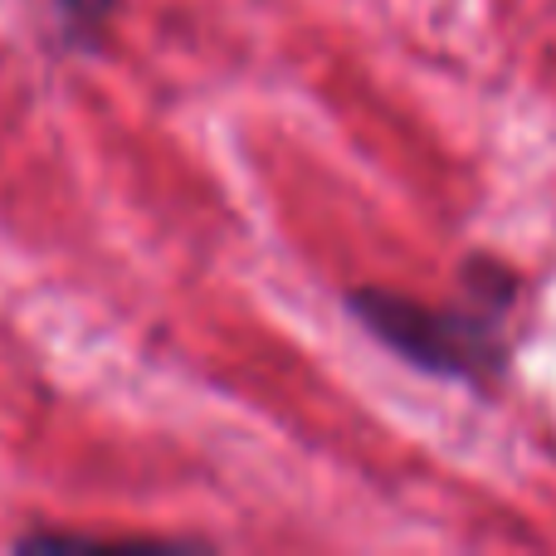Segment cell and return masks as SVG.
I'll return each instance as SVG.
<instances>
[{"instance_id": "1", "label": "cell", "mask_w": 556, "mask_h": 556, "mask_svg": "<svg viewBox=\"0 0 556 556\" xmlns=\"http://www.w3.org/2000/svg\"><path fill=\"white\" fill-rule=\"evenodd\" d=\"M346 307L362 317L366 332L425 371L483 376L503 366V342L493 332V317L483 313H440V307H425L386 288H362L346 298Z\"/></svg>"}, {"instance_id": "2", "label": "cell", "mask_w": 556, "mask_h": 556, "mask_svg": "<svg viewBox=\"0 0 556 556\" xmlns=\"http://www.w3.org/2000/svg\"><path fill=\"white\" fill-rule=\"evenodd\" d=\"M59 15L68 20V25L78 29V35H93V29L108 25V15H113V0H54Z\"/></svg>"}]
</instances>
